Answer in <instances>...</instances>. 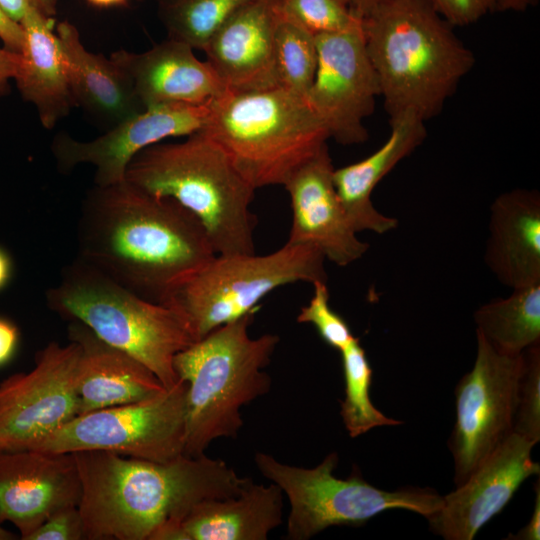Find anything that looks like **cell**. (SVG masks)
<instances>
[{
  "instance_id": "cell-26",
  "label": "cell",
  "mask_w": 540,
  "mask_h": 540,
  "mask_svg": "<svg viewBox=\"0 0 540 540\" xmlns=\"http://www.w3.org/2000/svg\"><path fill=\"white\" fill-rule=\"evenodd\" d=\"M474 312L476 333L496 351L518 355L540 343V283L512 289Z\"/></svg>"
},
{
  "instance_id": "cell-20",
  "label": "cell",
  "mask_w": 540,
  "mask_h": 540,
  "mask_svg": "<svg viewBox=\"0 0 540 540\" xmlns=\"http://www.w3.org/2000/svg\"><path fill=\"white\" fill-rule=\"evenodd\" d=\"M68 339L79 345V414L150 398L166 388L143 363L98 338L79 322H69Z\"/></svg>"
},
{
  "instance_id": "cell-42",
  "label": "cell",
  "mask_w": 540,
  "mask_h": 540,
  "mask_svg": "<svg viewBox=\"0 0 540 540\" xmlns=\"http://www.w3.org/2000/svg\"><path fill=\"white\" fill-rule=\"evenodd\" d=\"M535 3L536 0H495V10L521 12Z\"/></svg>"
},
{
  "instance_id": "cell-25",
  "label": "cell",
  "mask_w": 540,
  "mask_h": 540,
  "mask_svg": "<svg viewBox=\"0 0 540 540\" xmlns=\"http://www.w3.org/2000/svg\"><path fill=\"white\" fill-rule=\"evenodd\" d=\"M283 492L247 478L232 497L194 505L180 524V540H266L283 521Z\"/></svg>"
},
{
  "instance_id": "cell-38",
  "label": "cell",
  "mask_w": 540,
  "mask_h": 540,
  "mask_svg": "<svg viewBox=\"0 0 540 540\" xmlns=\"http://www.w3.org/2000/svg\"><path fill=\"white\" fill-rule=\"evenodd\" d=\"M535 502L529 522L517 533L510 534L506 540H539L540 539V484L534 486Z\"/></svg>"
},
{
  "instance_id": "cell-15",
  "label": "cell",
  "mask_w": 540,
  "mask_h": 540,
  "mask_svg": "<svg viewBox=\"0 0 540 540\" xmlns=\"http://www.w3.org/2000/svg\"><path fill=\"white\" fill-rule=\"evenodd\" d=\"M535 445L512 432L463 484L443 496L440 510L428 520L430 529L446 540H472L527 478L539 474L540 465L531 458Z\"/></svg>"
},
{
  "instance_id": "cell-13",
  "label": "cell",
  "mask_w": 540,
  "mask_h": 540,
  "mask_svg": "<svg viewBox=\"0 0 540 540\" xmlns=\"http://www.w3.org/2000/svg\"><path fill=\"white\" fill-rule=\"evenodd\" d=\"M318 62L306 100L329 138L350 145L367 140L365 119L380 96L361 24L315 37Z\"/></svg>"
},
{
  "instance_id": "cell-30",
  "label": "cell",
  "mask_w": 540,
  "mask_h": 540,
  "mask_svg": "<svg viewBox=\"0 0 540 540\" xmlns=\"http://www.w3.org/2000/svg\"><path fill=\"white\" fill-rule=\"evenodd\" d=\"M276 6L280 18L315 37L344 31L362 22L343 0H277Z\"/></svg>"
},
{
  "instance_id": "cell-32",
  "label": "cell",
  "mask_w": 540,
  "mask_h": 540,
  "mask_svg": "<svg viewBox=\"0 0 540 540\" xmlns=\"http://www.w3.org/2000/svg\"><path fill=\"white\" fill-rule=\"evenodd\" d=\"M312 285L313 296L309 303L301 308L297 322L313 325L326 344L340 351L355 336L344 318L331 308L327 282L316 281Z\"/></svg>"
},
{
  "instance_id": "cell-1",
  "label": "cell",
  "mask_w": 540,
  "mask_h": 540,
  "mask_svg": "<svg viewBox=\"0 0 540 540\" xmlns=\"http://www.w3.org/2000/svg\"><path fill=\"white\" fill-rule=\"evenodd\" d=\"M76 236L79 259L161 304L177 284L216 255L192 213L126 180L94 185L86 193Z\"/></svg>"
},
{
  "instance_id": "cell-24",
  "label": "cell",
  "mask_w": 540,
  "mask_h": 540,
  "mask_svg": "<svg viewBox=\"0 0 540 540\" xmlns=\"http://www.w3.org/2000/svg\"><path fill=\"white\" fill-rule=\"evenodd\" d=\"M20 24L24 41L14 79L23 99L36 107L42 126L52 129L75 106L54 19L30 8Z\"/></svg>"
},
{
  "instance_id": "cell-37",
  "label": "cell",
  "mask_w": 540,
  "mask_h": 540,
  "mask_svg": "<svg viewBox=\"0 0 540 540\" xmlns=\"http://www.w3.org/2000/svg\"><path fill=\"white\" fill-rule=\"evenodd\" d=\"M20 340L18 327L9 319L0 317V367L14 357Z\"/></svg>"
},
{
  "instance_id": "cell-43",
  "label": "cell",
  "mask_w": 540,
  "mask_h": 540,
  "mask_svg": "<svg viewBox=\"0 0 540 540\" xmlns=\"http://www.w3.org/2000/svg\"><path fill=\"white\" fill-rule=\"evenodd\" d=\"M90 4L97 7H112L123 5L127 0H87Z\"/></svg>"
},
{
  "instance_id": "cell-16",
  "label": "cell",
  "mask_w": 540,
  "mask_h": 540,
  "mask_svg": "<svg viewBox=\"0 0 540 540\" xmlns=\"http://www.w3.org/2000/svg\"><path fill=\"white\" fill-rule=\"evenodd\" d=\"M81 482L72 453L0 451V524L27 540L56 511L78 506Z\"/></svg>"
},
{
  "instance_id": "cell-10",
  "label": "cell",
  "mask_w": 540,
  "mask_h": 540,
  "mask_svg": "<svg viewBox=\"0 0 540 540\" xmlns=\"http://www.w3.org/2000/svg\"><path fill=\"white\" fill-rule=\"evenodd\" d=\"M187 384L138 402L77 415L31 450L48 453L108 451L126 457L168 462L184 454Z\"/></svg>"
},
{
  "instance_id": "cell-2",
  "label": "cell",
  "mask_w": 540,
  "mask_h": 540,
  "mask_svg": "<svg viewBox=\"0 0 540 540\" xmlns=\"http://www.w3.org/2000/svg\"><path fill=\"white\" fill-rule=\"evenodd\" d=\"M74 455L85 540H176L197 503L237 495L247 478L220 459L181 455L168 462L108 451Z\"/></svg>"
},
{
  "instance_id": "cell-23",
  "label": "cell",
  "mask_w": 540,
  "mask_h": 540,
  "mask_svg": "<svg viewBox=\"0 0 540 540\" xmlns=\"http://www.w3.org/2000/svg\"><path fill=\"white\" fill-rule=\"evenodd\" d=\"M56 34L75 106L106 130L145 109L123 70L111 58L87 50L74 25L63 21Z\"/></svg>"
},
{
  "instance_id": "cell-28",
  "label": "cell",
  "mask_w": 540,
  "mask_h": 540,
  "mask_svg": "<svg viewBox=\"0 0 540 540\" xmlns=\"http://www.w3.org/2000/svg\"><path fill=\"white\" fill-rule=\"evenodd\" d=\"M253 0H158L168 38L202 50L215 32Z\"/></svg>"
},
{
  "instance_id": "cell-41",
  "label": "cell",
  "mask_w": 540,
  "mask_h": 540,
  "mask_svg": "<svg viewBox=\"0 0 540 540\" xmlns=\"http://www.w3.org/2000/svg\"><path fill=\"white\" fill-rule=\"evenodd\" d=\"M13 272V264L9 254L0 247V291L10 282Z\"/></svg>"
},
{
  "instance_id": "cell-39",
  "label": "cell",
  "mask_w": 540,
  "mask_h": 540,
  "mask_svg": "<svg viewBox=\"0 0 540 540\" xmlns=\"http://www.w3.org/2000/svg\"><path fill=\"white\" fill-rule=\"evenodd\" d=\"M19 63V53L0 47V95L4 92L9 79L14 78Z\"/></svg>"
},
{
  "instance_id": "cell-21",
  "label": "cell",
  "mask_w": 540,
  "mask_h": 540,
  "mask_svg": "<svg viewBox=\"0 0 540 540\" xmlns=\"http://www.w3.org/2000/svg\"><path fill=\"white\" fill-rule=\"evenodd\" d=\"M391 131L384 144L366 158L333 171L339 200L355 231L384 234L394 230L398 220L382 214L371 197L379 182L425 139V121L413 111L390 118Z\"/></svg>"
},
{
  "instance_id": "cell-29",
  "label": "cell",
  "mask_w": 540,
  "mask_h": 540,
  "mask_svg": "<svg viewBox=\"0 0 540 540\" xmlns=\"http://www.w3.org/2000/svg\"><path fill=\"white\" fill-rule=\"evenodd\" d=\"M318 62L315 36L279 17L275 39L277 84L307 97Z\"/></svg>"
},
{
  "instance_id": "cell-12",
  "label": "cell",
  "mask_w": 540,
  "mask_h": 540,
  "mask_svg": "<svg viewBox=\"0 0 540 540\" xmlns=\"http://www.w3.org/2000/svg\"><path fill=\"white\" fill-rule=\"evenodd\" d=\"M79 345L48 343L29 372L0 383V451L31 449L79 414Z\"/></svg>"
},
{
  "instance_id": "cell-35",
  "label": "cell",
  "mask_w": 540,
  "mask_h": 540,
  "mask_svg": "<svg viewBox=\"0 0 540 540\" xmlns=\"http://www.w3.org/2000/svg\"><path fill=\"white\" fill-rule=\"evenodd\" d=\"M4 10L20 23L24 13L33 8L47 17L56 14L57 0H0Z\"/></svg>"
},
{
  "instance_id": "cell-14",
  "label": "cell",
  "mask_w": 540,
  "mask_h": 540,
  "mask_svg": "<svg viewBox=\"0 0 540 540\" xmlns=\"http://www.w3.org/2000/svg\"><path fill=\"white\" fill-rule=\"evenodd\" d=\"M210 104L148 107L89 141L61 132L53 138L51 151L62 173L90 164L95 168L94 185L120 183L125 180L129 162L143 149L167 138L187 137L203 130Z\"/></svg>"
},
{
  "instance_id": "cell-9",
  "label": "cell",
  "mask_w": 540,
  "mask_h": 540,
  "mask_svg": "<svg viewBox=\"0 0 540 540\" xmlns=\"http://www.w3.org/2000/svg\"><path fill=\"white\" fill-rule=\"evenodd\" d=\"M338 460V454L332 452L317 466L303 468L264 452L255 454L261 475L276 484L289 501L287 539L307 540L331 526H361L390 509L409 510L429 520L442 506L443 496L432 488L383 490L365 481L359 470L346 479L338 478L333 474Z\"/></svg>"
},
{
  "instance_id": "cell-33",
  "label": "cell",
  "mask_w": 540,
  "mask_h": 540,
  "mask_svg": "<svg viewBox=\"0 0 540 540\" xmlns=\"http://www.w3.org/2000/svg\"><path fill=\"white\" fill-rule=\"evenodd\" d=\"M83 524L78 506L60 509L47 518L27 540H82Z\"/></svg>"
},
{
  "instance_id": "cell-7",
  "label": "cell",
  "mask_w": 540,
  "mask_h": 540,
  "mask_svg": "<svg viewBox=\"0 0 540 540\" xmlns=\"http://www.w3.org/2000/svg\"><path fill=\"white\" fill-rule=\"evenodd\" d=\"M203 131L256 190L283 186L329 139L306 98L280 86L224 91L211 102Z\"/></svg>"
},
{
  "instance_id": "cell-4",
  "label": "cell",
  "mask_w": 540,
  "mask_h": 540,
  "mask_svg": "<svg viewBox=\"0 0 540 540\" xmlns=\"http://www.w3.org/2000/svg\"><path fill=\"white\" fill-rule=\"evenodd\" d=\"M125 180L192 213L216 254L255 253L257 218L250 204L256 189L203 130L143 149L129 162Z\"/></svg>"
},
{
  "instance_id": "cell-8",
  "label": "cell",
  "mask_w": 540,
  "mask_h": 540,
  "mask_svg": "<svg viewBox=\"0 0 540 540\" xmlns=\"http://www.w3.org/2000/svg\"><path fill=\"white\" fill-rule=\"evenodd\" d=\"M325 258L315 247L286 242L274 252L216 254L184 278L162 304L181 314L197 340L255 313L273 290L296 282H327Z\"/></svg>"
},
{
  "instance_id": "cell-3",
  "label": "cell",
  "mask_w": 540,
  "mask_h": 540,
  "mask_svg": "<svg viewBox=\"0 0 540 540\" xmlns=\"http://www.w3.org/2000/svg\"><path fill=\"white\" fill-rule=\"evenodd\" d=\"M365 47L389 118L437 115L473 68V52L426 0H384L362 19Z\"/></svg>"
},
{
  "instance_id": "cell-6",
  "label": "cell",
  "mask_w": 540,
  "mask_h": 540,
  "mask_svg": "<svg viewBox=\"0 0 540 540\" xmlns=\"http://www.w3.org/2000/svg\"><path fill=\"white\" fill-rule=\"evenodd\" d=\"M45 300L61 318L85 325L143 363L166 389L179 381L174 357L197 341L177 311L138 296L78 257L62 269Z\"/></svg>"
},
{
  "instance_id": "cell-11",
  "label": "cell",
  "mask_w": 540,
  "mask_h": 540,
  "mask_svg": "<svg viewBox=\"0 0 540 540\" xmlns=\"http://www.w3.org/2000/svg\"><path fill=\"white\" fill-rule=\"evenodd\" d=\"M476 336L474 366L455 388L456 420L448 440L456 487L512 433L523 367V353H500Z\"/></svg>"
},
{
  "instance_id": "cell-36",
  "label": "cell",
  "mask_w": 540,
  "mask_h": 540,
  "mask_svg": "<svg viewBox=\"0 0 540 540\" xmlns=\"http://www.w3.org/2000/svg\"><path fill=\"white\" fill-rule=\"evenodd\" d=\"M0 40L4 47L12 52L20 53L24 31L21 24L14 20L0 4Z\"/></svg>"
},
{
  "instance_id": "cell-18",
  "label": "cell",
  "mask_w": 540,
  "mask_h": 540,
  "mask_svg": "<svg viewBox=\"0 0 540 540\" xmlns=\"http://www.w3.org/2000/svg\"><path fill=\"white\" fill-rule=\"evenodd\" d=\"M277 0H253L231 16L203 51L226 90L247 92L278 86L275 39Z\"/></svg>"
},
{
  "instance_id": "cell-31",
  "label": "cell",
  "mask_w": 540,
  "mask_h": 540,
  "mask_svg": "<svg viewBox=\"0 0 540 540\" xmlns=\"http://www.w3.org/2000/svg\"><path fill=\"white\" fill-rule=\"evenodd\" d=\"M523 358L512 432L536 444L540 440L539 344L526 349Z\"/></svg>"
},
{
  "instance_id": "cell-44",
  "label": "cell",
  "mask_w": 540,
  "mask_h": 540,
  "mask_svg": "<svg viewBox=\"0 0 540 540\" xmlns=\"http://www.w3.org/2000/svg\"><path fill=\"white\" fill-rule=\"evenodd\" d=\"M17 535L4 529L0 524V540H15Z\"/></svg>"
},
{
  "instance_id": "cell-19",
  "label": "cell",
  "mask_w": 540,
  "mask_h": 540,
  "mask_svg": "<svg viewBox=\"0 0 540 540\" xmlns=\"http://www.w3.org/2000/svg\"><path fill=\"white\" fill-rule=\"evenodd\" d=\"M188 44L168 38L142 53L117 50L110 55L130 79L144 108L164 104H209L225 86Z\"/></svg>"
},
{
  "instance_id": "cell-34",
  "label": "cell",
  "mask_w": 540,
  "mask_h": 540,
  "mask_svg": "<svg viewBox=\"0 0 540 540\" xmlns=\"http://www.w3.org/2000/svg\"><path fill=\"white\" fill-rule=\"evenodd\" d=\"M452 27L472 24L495 10V0H426Z\"/></svg>"
},
{
  "instance_id": "cell-5",
  "label": "cell",
  "mask_w": 540,
  "mask_h": 540,
  "mask_svg": "<svg viewBox=\"0 0 540 540\" xmlns=\"http://www.w3.org/2000/svg\"><path fill=\"white\" fill-rule=\"evenodd\" d=\"M254 313L222 325L179 352L173 360L187 384L184 455L198 457L219 438H236L241 408L270 391L265 371L279 344L276 334L253 338Z\"/></svg>"
},
{
  "instance_id": "cell-40",
  "label": "cell",
  "mask_w": 540,
  "mask_h": 540,
  "mask_svg": "<svg viewBox=\"0 0 540 540\" xmlns=\"http://www.w3.org/2000/svg\"><path fill=\"white\" fill-rule=\"evenodd\" d=\"M352 12L363 19L370 11L384 0H343Z\"/></svg>"
},
{
  "instance_id": "cell-17",
  "label": "cell",
  "mask_w": 540,
  "mask_h": 540,
  "mask_svg": "<svg viewBox=\"0 0 540 540\" xmlns=\"http://www.w3.org/2000/svg\"><path fill=\"white\" fill-rule=\"evenodd\" d=\"M333 171L325 144L283 185L292 210L287 242L315 247L330 262L347 266L360 259L369 244L357 237L336 193Z\"/></svg>"
},
{
  "instance_id": "cell-22",
  "label": "cell",
  "mask_w": 540,
  "mask_h": 540,
  "mask_svg": "<svg viewBox=\"0 0 540 540\" xmlns=\"http://www.w3.org/2000/svg\"><path fill=\"white\" fill-rule=\"evenodd\" d=\"M485 262L512 289L540 283V196L536 190L515 189L495 198Z\"/></svg>"
},
{
  "instance_id": "cell-27",
  "label": "cell",
  "mask_w": 540,
  "mask_h": 540,
  "mask_svg": "<svg viewBox=\"0 0 540 540\" xmlns=\"http://www.w3.org/2000/svg\"><path fill=\"white\" fill-rule=\"evenodd\" d=\"M339 352L345 381L340 415L349 436L356 438L376 427L402 424L385 416L371 401L372 368L360 339L355 337Z\"/></svg>"
}]
</instances>
